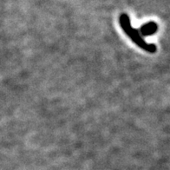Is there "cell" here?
<instances>
[{"label": "cell", "instance_id": "6da1fadb", "mask_svg": "<svg viewBox=\"0 0 170 170\" xmlns=\"http://www.w3.org/2000/svg\"><path fill=\"white\" fill-rule=\"evenodd\" d=\"M119 23L120 25L123 30V31L127 34L128 37L131 38V40L133 41L137 46H139L141 49H142L143 50L149 52V53L153 54L156 52L157 48L156 46L153 44V43H148L145 42L142 36H141L140 32L138 30L134 29L132 25H131V22H130V18L128 16L127 14L123 13L122 14L120 17H119Z\"/></svg>", "mask_w": 170, "mask_h": 170}, {"label": "cell", "instance_id": "7a4b0ae2", "mask_svg": "<svg viewBox=\"0 0 170 170\" xmlns=\"http://www.w3.org/2000/svg\"><path fill=\"white\" fill-rule=\"evenodd\" d=\"M157 31H158L157 24L154 22H149V23H147L143 25H142L139 30V32H140L141 36L142 35L144 37H148V36L154 35Z\"/></svg>", "mask_w": 170, "mask_h": 170}]
</instances>
